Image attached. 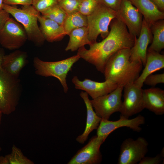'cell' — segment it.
<instances>
[{
	"label": "cell",
	"mask_w": 164,
	"mask_h": 164,
	"mask_svg": "<svg viewBox=\"0 0 164 164\" xmlns=\"http://www.w3.org/2000/svg\"></svg>",
	"instance_id": "cell-41"
},
{
	"label": "cell",
	"mask_w": 164,
	"mask_h": 164,
	"mask_svg": "<svg viewBox=\"0 0 164 164\" xmlns=\"http://www.w3.org/2000/svg\"><path fill=\"white\" fill-rule=\"evenodd\" d=\"M124 100L119 112L121 115L129 118L141 112L144 109L142 88L134 83L124 87Z\"/></svg>",
	"instance_id": "cell-11"
},
{
	"label": "cell",
	"mask_w": 164,
	"mask_h": 164,
	"mask_svg": "<svg viewBox=\"0 0 164 164\" xmlns=\"http://www.w3.org/2000/svg\"><path fill=\"white\" fill-rule=\"evenodd\" d=\"M130 1L144 16L150 27L156 21L164 19V12L160 11L151 0Z\"/></svg>",
	"instance_id": "cell-21"
},
{
	"label": "cell",
	"mask_w": 164,
	"mask_h": 164,
	"mask_svg": "<svg viewBox=\"0 0 164 164\" xmlns=\"http://www.w3.org/2000/svg\"><path fill=\"white\" fill-rule=\"evenodd\" d=\"M109 26V33L103 40L91 44L89 49L84 46L80 48L77 53L80 58L94 66L103 74L109 58L121 49L132 48L135 41V37L129 33L119 17L113 19Z\"/></svg>",
	"instance_id": "cell-1"
},
{
	"label": "cell",
	"mask_w": 164,
	"mask_h": 164,
	"mask_svg": "<svg viewBox=\"0 0 164 164\" xmlns=\"http://www.w3.org/2000/svg\"><path fill=\"white\" fill-rule=\"evenodd\" d=\"M123 88L118 86L107 94L90 100L96 114L101 119L109 120L113 113L119 112Z\"/></svg>",
	"instance_id": "cell-9"
},
{
	"label": "cell",
	"mask_w": 164,
	"mask_h": 164,
	"mask_svg": "<svg viewBox=\"0 0 164 164\" xmlns=\"http://www.w3.org/2000/svg\"><path fill=\"white\" fill-rule=\"evenodd\" d=\"M27 57L25 52L15 50L5 55L2 64V68L11 75L19 78L21 70L27 63Z\"/></svg>",
	"instance_id": "cell-18"
},
{
	"label": "cell",
	"mask_w": 164,
	"mask_h": 164,
	"mask_svg": "<svg viewBox=\"0 0 164 164\" xmlns=\"http://www.w3.org/2000/svg\"><path fill=\"white\" fill-rule=\"evenodd\" d=\"M149 143L144 137L134 140L125 139L122 143L118 159V164H137L148 151Z\"/></svg>",
	"instance_id": "cell-7"
},
{
	"label": "cell",
	"mask_w": 164,
	"mask_h": 164,
	"mask_svg": "<svg viewBox=\"0 0 164 164\" xmlns=\"http://www.w3.org/2000/svg\"><path fill=\"white\" fill-rule=\"evenodd\" d=\"M138 38L135 37L133 46L130 49V60L145 64L148 47L151 43L152 35L150 27L143 19L142 28Z\"/></svg>",
	"instance_id": "cell-15"
},
{
	"label": "cell",
	"mask_w": 164,
	"mask_h": 164,
	"mask_svg": "<svg viewBox=\"0 0 164 164\" xmlns=\"http://www.w3.org/2000/svg\"><path fill=\"white\" fill-rule=\"evenodd\" d=\"M164 83V73L148 76L145 79L144 84L147 85L154 87L158 84Z\"/></svg>",
	"instance_id": "cell-30"
},
{
	"label": "cell",
	"mask_w": 164,
	"mask_h": 164,
	"mask_svg": "<svg viewBox=\"0 0 164 164\" xmlns=\"http://www.w3.org/2000/svg\"><path fill=\"white\" fill-rule=\"evenodd\" d=\"M3 9L22 26L27 34L28 39L37 46L43 45L45 40L38 24L37 16L40 13L32 5L23 6L21 8H18L4 4Z\"/></svg>",
	"instance_id": "cell-3"
},
{
	"label": "cell",
	"mask_w": 164,
	"mask_h": 164,
	"mask_svg": "<svg viewBox=\"0 0 164 164\" xmlns=\"http://www.w3.org/2000/svg\"><path fill=\"white\" fill-rule=\"evenodd\" d=\"M100 3L105 6L117 12L122 0H99Z\"/></svg>",
	"instance_id": "cell-32"
},
{
	"label": "cell",
	"mask_w": 164,
	"mask_h": 164,
	"mask_svg": "<svg viewBox=\"0 0 164 164\" xmlns=\"http://www.w3.org/2000/svg\"><path fill=\"white\" fill-rule=\"evenodd\" d=\"M87 16L78 11L67 14L62 25L66 35H69L74 29L87 27Z\"/></svg>",
	"instance_id": "cell-24"
},
{
	"label": "cell",
	"mask_w": 164,
	"mask_h": 164,
	"mask_svg": "<svg viewBox=\"0 0 164 164\" xmlns=\"http://www.w3.org/2000/svg\"><path fill=\"white\" fill-rule=\"evenodd\" d=\"M161 11L164 12V0H151Z\"/></svg>",
	"instance_id": "cell-35"
},
{
	"label": "cell",
	"mask_w": 164,
	"mask_h": 164,
	"mask_svg": "<svg viewBox=\"0 0 164 164\" xmlns=\"http://www.w3.org/2000/svg\"><path fill=\"white\" fill-rule=\"evenodd\" d=\"M9 164H33V162L25 156L21 150L13 145L10 153L5 155Z\"/></svg>",
	"instance_id": "cell-26"
},
{
	"label": "cell",
	"mask_w": 164,
	"mask_h": 164,
	"mask_svg": "<svg viewBox=\"0 0 164 164\" xmlns=\"http://www.w3.org/2000/svg\"><path fill=\"white\" fill-rule=\"evenodd\" d=\"M143 106L157 115L164 114V91L157 87H152L143 89Z\"/></svg>",
	"instance_id": "cell-16"
},
{
	"label": "cell",
	"mask_w": 164,
	"mask_h": 164,
	"mask_svg": "<svg viewBox=\"0 0 164 164\" xmlns=\"http://www.w3.org/2000/svg\"><path fill=\"white\" fill-rule=\"evenodd\" d=\"M2 114V113L0 109V125H1V123Z\"/></svg>",
	"instance_id": "cell-39"
},
{
	"label": "cell",
	"mask_w": 164,
	"mask_h": 164,
	"mask_svg": "<svg viewBox=\"0 0 164 164\" xmlns=\"http://www.w3.org/2000/svg\"><path fill=\"white\" fill-rule=\"evenodd\" d=\"M44 17L53 20L62 26L67 14L58 4L41 13Z\"/></svg>",
	"instance_id": "cell-25"
},
{
	"label": "cell",
	"mask_w": 164,
	"mask_h": 164,
	"mask_svg": "<svg viewBox=\"0 0 164 164\" xmlns=\"http://www.w3.org/2000/svg\"><path fill=\"white\" fill-rule=\"evenodd\" d=\"M88 38L91 43L96 42L101 35L103 39L108 35L112 20L118 16L117 12L99 3L94 12L87 16Z\"/></svg>",
	"instance_id": "cell-6"
},
{
	"label": "cell",
	"mask_w": 164,
	"mask_h": 164,
	"mask_svg": "<svg viewBox=\"0 0 164 164\" xmlns=\"http://www.w3.org/2000/svg\"><path fill=\"white\" fill-rule=\"evenodd\" d=\"M2 149V148H1V146H0V152L1 151Z\"/></svg>",
	"instance_id": "cell-40"
},
{
	"label": "cell",
	"mask_w": 164,
	"mask_h": 164,
	"mask_svg": "<svg viewBox=\"0 0 164 164\" xmlns=\"http://www.w3.org/2000/svg\"><path fill=\"white\" fill-rule=\"evenodd\" d=\"M69 39L65 50L74 51L86 44H91L88 38L87 27L76 29L72 31L68 35Z\"/></svg>",
	"instance_id": "cell-22"
},
{
	"label": "cell",
	"mask_w": 164,
	"mask_h": 164,
	"mask_svg": "<svg viewBox=\"0 0 164 164\" xmlns=\"http://www.w3.org/2000/svg\"><path fill=\"white\" fill-rule=\"evenodd\" d=\"M5 55L4 50L0 48V69H2V64Z\"/></svg>",
	"instance_id": "cell-36"
},
{
	"label": "cell",
	"mask_w": 164,
	"mask_h": 164,
	"mask_svg": "<svg viewBox=\"0 0 164 164\" xmlns=\"http://www.w3.org/2000/svg\"><path fill=\"white\" fill-rule=\"evenodd\" d=\"M81 0H58V4L67 13L78 11Z\"/></svg>",
	"instance_id": "cell-28"
},
{
	"label": "cell",
	"mask_w": 164,
	"mask_h": 164,
	"mask_svg": "<svg viewBox=\"0 0 164 164\" xmlns=\"http://www.w3.org/2000/svg\"><path fill=\"white\" fill-rule=\"evenodd\" d=\"M130 56L129 48L121 49L113 54L105 67V80L123 87L134 83L139 76L143 64L140 61H130Z\"/></svg>",
	"instance_id": "cell-2"
},
{
	"label": "cell",
	"mask_w": 164,
	"mask_h": 164,
	"mask_svg": "<svg viewBox=\"0 0 164 164\" xmlns=\"http://www.w3.org/2000/svg\"><path fill=\"white\" fill-rule=\"evenodd\" d=\"M99 3V0H81L78 11L87 16L94 12Z\"/></svg>",
	"instance_id": "cell-27"
},
{
	"label": "cell",
	"mask_w": 164,
	"mask_h": 164,
	"mask_svg": "<svg viewBox=\"0 0 164 164\" xmlns=\"http://www.w3.org/2000/svg\"><path fill=\"white\" fill-rule=\"evenodd\" d=\"M22 92L20 80L0 69V109L9 115L16 109Z\"/></svg>",
	"instance_id": "cell-5"
},
{
	"label": "cell",
	"mask_w": 164,
	"mask_h": 164,
	"mask_svg": "<svg viewBox=\"0 0 164 164\" xmlns=\"http://www.w3.org/2000/svg\"><path fill=\"white\" fill-rule=\"evenodd\" d=\"M58 0H32V5L40 13L58 4Z\"/></svg>",
	"instance_id": "cell-29"
},
{
	"label": "cell",
	"mask_w": 164,
	"mask_h": 164,
	"mask_svg": "<svg viewBox=\"0 0 164 164\" xmlns=\"http://www.w3.org/2000/svg\"><path fill=\"white\" fill-rule=\"evenodd\" d=\"M27 39V34L22 26L12 18L7 21L0 31V44L9 50L19 48Z\"/></svg>",
	"instance_id": "cell-8"
},
{
	"label": "cell",
	"mask_w": 164,
	"mask_h": 164,
	"mask_svg": "<svg viewBox=\"0 0 164 164\" xmlns=\"http://www.w3.org/2000/svg\"><path fill=\"white\" fill-rule=\"evenodd\" d=\"M10 14L4 9L0 10V31L10 18Z\"/></svg>",
	"instance_id": "cell-34"
},
{
	"label": "cell",
	"mask_w": 164,
	"mask_h": 164,
	"mask_svg": "<svg viewBox=\"0 0 164 164\" xmlns=\"http://www.w3.org/2000/svg\"><path fill=\"white\" fill-rule=\"evenodd\" d=\"M119 17L125 24L129 33L138 37L142 26V15L129 0H122L117 11Z\"/></svg>",
	"instance_id": "cell-12"
},
{
	"label": "cell",
	"mask_w": 164,
	"mask_h": 164,
	"mask_svg": "<svg viewBox=\"0 0 164 164\" xmlns=\"http://www.w3.org/2000/svg\"><path fill=\"white\" fill-rule=\"evenodd\" d=\"M80 58L78 54L56 61H44L38 57L34 58L33 63L36 74L44 77H53L57 79L65 93L68 90L66 78L73 65Z\"/></svg>",
	"instance_id": "cell-4"
},
{
	"label": "cell",
	"mask_w": 164,
	"mask_h": 164,
	"mask_svg": "<svg viewBox=\"0 0 164 164\" xmlns=\"http://www.w3.org/2000/svg\"><path fill=\"white\" fill-rule=\"evenodd\" d=\"M145 122V117L141 115L131 119L120 115L119 119L116 121L101 119L97 129V135L107 138L114 131L122 127H128L135 132H140L142 129L140 126Z\"/></svg>",
	"instance_id": "cell-13"
},
{
	"label": "cell",
	"mask_w": 164,
	"mask_h": 164,
	"mask_svg": "<svg viewBox=\"0 0 164 164\" xmlns=\"http://www.w3.org/2000/svg\"><path fill=\"white\" fill-rule=\"evenodd\" d=\"M72 81L76 89L84 91L92 99L107 94L118 87L115 84L108 80L98 82L85 78L84 80L81 81L77 76L73 77Z\"/></svg>",
	"instance_id": "cell-14"
},
{
	"label": "cell",
	"mask_w": 164,
	"mask_h": 164,
	"mask_svg": "<svg viewBox=\"0 0 164 164\" xmlns=\"http://www.w3.org/2000/svg\"><path fill=\"white\" fill-rule=\"evenodd\" d=\"M32 0H3L4 4L12 5H21L22 6L31 5Z\"/></svg>",
	"instance_id": "cell-33"
},
{
	"label": "cell",
	"mask_w": 164,
	"mask_h": 164,
	"mask_svg": "<svg viewBox=\"0 0 164 164\" xmlns=\"http://www.w3.org/2000/svg\"><path fill=\"white\" fill-rule=\"evenodd\" d=\"M163 148L160 153L155 157L144 156L138 164H160L164 160V151Z\"/></svg>",
	"instance_id": "cell-31"
},
{
	"label": "cell",
	"mask_w": 164,
	"mask_h": 164,
	"mask_svg": "<svg viewBox=\"0 0 164 164\" xmlns=\"http://www.w3.org/2000/svg\"><path fill=\"white\" fill-rule=\"evenodd\" d=\"M37 18L40 29L45 40L50 42H57L66 35L62 26L44 17L40 13Z\"/></svg>",
	"instance_id": "cell-19"
},
{
	"label": "cell",
	"mask_w": 164,
	"mask_h": 164,
	"mask_svg": "<svg viewBox=\"0 0 164 164\" xmlns=\"http://www.w3.org/2000/svg\"><path fill=\"white\" fill-rule=\"evenodd\" d=\"M3 0H0V10L3 9Z\"/></svg>",
	"instance_id": "cell-38"
},
{
	"label": "cell",
	"mask_w": 164,
	"mask_h": 164,
	"mask_svg": "<svg viewBox=\"0 0 164 164\" xmlns=\"http://www.w3.org/2000/svg\"><path fill=\"white\" fill-rule=\"evenodd\" d=\"M106 138L93 136L88 143L79 149L67 162L68 164H99L102 156L100 150L101 145Z\"/></svg>",
	"instance_id": "cell-10"
},
{
	"label": "cell",
	"mask_w": 164,
	"mask_h": 164,
	"mask_svg": "<svg viewBox=\"0 0 164 164\" xmlns=\"http://www.w3.org/2000/svg\"><path fill=\"white\" fill-rule=\"evenodd\" d=\"M80 95L86 105L87 117L85 130L82 134L77 137L76 140L79 143L84 144L87 139L90 133L97 129L101 118L94 111L88 94L85 92L81 91Z\"/></svg>",
	"instance_id": "cell-17"
},
{
	"label": "cell",
	"mask_w": 164,
	"mask_h": 164,
	"mask_svg": "<svg viewBox=\"0 0 164 164\" xmlns=\"http://www.w3.org/2000/svg\"><path fill=\"white\" fill-rule=\"evenodd\" d=\"M0 164H9L7 158L5 155L0 156Z\"/></svg>",
	"instance_id": "cell-37"
},
{
	"label": "cell",
	"mask_w": 164,
	"mask_h": 164,
	"mask_svg": "<svg viewBox=\"0 0 164 164\" xmlns=\"http://www.w3.org/2000/svg\"><path fill=\"white\" fill-rule=\"evenodd\" d=\"M145 67L134 83L142 88L146 78L153 73L164 67V55L160 53L147 52Z\"/></svg>",
	"instance_id": "cell-20"
},
{
	"label": "cell",
	"mask_w": 164,
	"mask_h": 164,
	"mask_svg": "<svg viewBox=\"0 0 164 164\" xmlns=\"http://www.w3.org/2000/svg\"><path fill=\"white\" fill-rule=\"evenodd\" d=\"M152 35L151 44L147 52L160 53L164 48V20H158L150 27Z\"/></svg>",
	"instance_id": "cell-23"
}]
</instances>
